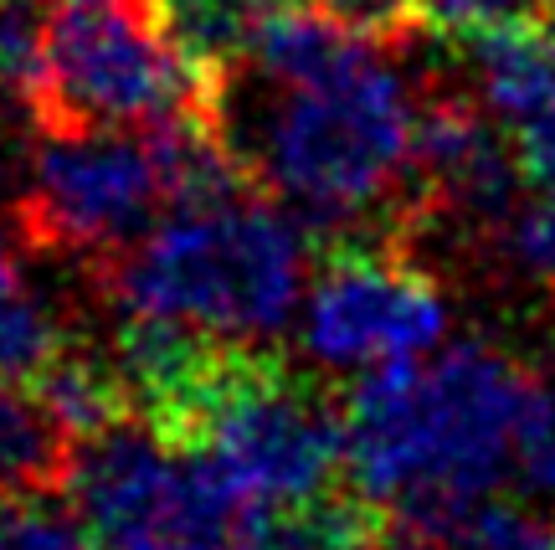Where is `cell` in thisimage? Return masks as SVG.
<instances>
[{
  "mask_svg": "<svg viewBox=\"0 0 555 550\" xmlns=\"http://www.w3.org/2000/svg\"><path fill=\"white\" fill-rule=\"evenodd\" d=\"M530 375L489 340L386 360L345 401V469L391 530L437 535L515 473Z\"/></svg>",
  "mask_w": 555,
  "mask_h": 550,
  "instance_id": "1",
  "label": "cell"
},
{
  "mask_svg": "<svg viewBox=\"0 0 555 550\" xmlns=\"http://www.w3.org/2000/svg\"><path fill=\"white\" fill-rule=\"evenodd\" d=\"M309 294V242L288 206L247 196L191 201L139 232L108 268L119 319H155L242 350L278 340Z\"/></svg>",
  "mask_w": 555,
  "mask_h": 550,
  "instance_id": "2",
  "label": "cell"
},
{
  "mask_svg": "<svg viewBox=\"0 0 555 550\" xmlns=\"http://www.w3.org/2000/svg\"><path fill=\"white\" fill-rule=\"evenodd\" d=\"M268 103L242 124V155L304 221H356L412 170L416 103L376 41L314 82H262Z\"/></svg>",
  "mask_w": 555,
  "mask_h": 550,
  "instance_id": "3",
  "label": "cell"
},
{
  "mask_svg": "<svg viewBox=\"0 0 555 550\" xmlns=\"http://www.w3.org/2000/svg\"><path fill=\"white\" fill-rule=\"evenodd\" d=\"M170 433L206 458L237 514L304 510L345 469V422L268 360L227 355Z\"/></svg>",
  "mask_w": 555,
  "mask_h": 550,
  "instance_id": "4",
  "label": "cell"
},
{
  "mask_svg": "<svg viewBox=\"0 0 555 550\" xmlns=\"http://www.w3.org/2000/svg\"><path fill=\"white\" fill-rule=\"evenodd\" d=\"M62 489L99 550H221L237 525V504L206 458L155 417H114L78 437Z\"/></svg>",
  "mask_w": 555,
  "mask_h": 550,
  "instance_id": "5",
  "label": "cell"
},
{
  "mask_svg": "<svg viewBox=\"0 0 555 550\" xmlns=\"http://www.w3.org/2000/svg\"><path fill=\"white\" fill-rule=\"evenodd\" d=\"M217 82L180 57L155 11L134 0H73L52 16L37 108L47 129H159L206 114Z\"/></svg>",
  "mask_w": 555,
  "mask_h": 550,
  "instance_id": "6",
  "label": "cell"
},
{
  "mask_svg": "<svg viewBox=\"0 0 555 550\" xmlns=\"http://www.w3.org/2000/svg\"><path fill=\"white\" fill-rule=\"evenodd\" d=\"M165 201L155 129H47L26 170V236L52 253H119Z\"/></svg>",
  "mask_w": 555,
  "mask_h": 550,
  "instance_id": "7",
  "label": "cell"
},
{
  "mask_svg": "<svg viewBox=\"0 0 555 550\" xmlns=\"http://www.w3.org/2000/svg\"><path fill=\"white\" fill-rule=\"evenodd\" d=\"M448 294L406 257L356 247L330 257L298 309L304 355L324 371H376L448 345Z\"/></svg>",
  "mask_w": 555,
  "mask_h": 550,
  "instance_id": "8",
  "label": "cell"
},
{
  "mask_svg": "<svg viewBox=\"0 0 555 550\" xmlns=\"http://www.w3.org/2000/svg\"><path fill=\"white\" fill-rule=\"evenodd\" d=\"M412 170L427 180V191L442 212H453L478 227H504L519 206V150L489 129L463 103H433L416 114Z\"/></svg>",
  "mask_w": 555,
  "mask_h": 550,
  "instance_id": "9",
  "label": "cell"
},
{
  "mask_svg": "<svg viewBox=\"0 0 555 550\" xmlns=\"http://www.w3.org/2000/svg\"><path fill=\"white\" fill-rule=\"evenodd\" d=\"M468 47H474L478 99L515 135L555 114V62L540 31L515 21V26H494V31L468 37Z\"/></svg>",
  "mask_w": 555,
  "mask_h": 550,
  "instance_id": "10",
  "label": "cell"
},
{
  "mask_svg": "<svg viewBox=\"0 0 555 550\" xmlns=\"http://www.w3.org/2000/svg\"><path fill=\"white\" fill-rule=\"evenodd\" d=\"M165 37L180 47V57L211 82H221L253 52L258 21L268 16V0H150Z\"/></svg>",
  "mask_w": 555,
  "mask_h": 550,
  "instance_id": "11",
  "label": "cell"
},
{
  "mask_svg": "<svg viewBox=\"0 0 555 550\" xmlns=\"http://www.w3.org/2000/svg\"><path fill=\"white\" fill-rule=\"evenodd\" d=\"M67 452H73V437L52 422L41 396L0 386V489H41L52 473L67 469Z\"/></svg>",
  "mask_w": 555,
  "mask_h": 550,
  "instance_id": "12",
  "label": "cell"
},
{
  "mask_svg": "<svg viewBox=\"0 0 555 550\" xmlns=\"http://www.w3.org/2000/svg\"><path fill=\"white\" fill-rule=\"evenodd\" d=\"M37 396H41V407L52 412V422L78 443V437H93L99 427H108L119 417L124 375L114 366L82 360V355H57L37 375Z\"/></svg>",
  "mask_w": 555,
  "mask_h": 550,
  "instance_id": "13",
  "label": "cell"
},
{
  "mask_svg": "<svg viewBox=\"0 0 555 550\" xmlns=\"http://www.w3.org/2000/svg\"><path fill=\"white\" fill-rule=\"evenodd\" d=\"M365 546V525L350 504H330L314 499L304 510H273V514H247V525L232 530L221 550H360Z\"/></svg>",
  "mask_w": 555,
  "mask_h": 550,
  "instance_id": "14",
  "label": "cell"
},
{
  "mask_svg": "<svg viewBox=\"0 0 555 550\" xmlns=\"http://www.w3.org/2000/svg\"><path fill=\"white\" fill-rule=\"evenodd\" d=\"M62 355V324L57 309L31 289L0 294V386L37 381L52 360Z\"/></svg>",
  "mask_w": 555,
  "mask_h": 550,
  "instance_id": "15",
  "label": "cell"
},
{
  "mask_svg": "<svg viewBox=\"0 0 555 550\" xmlns=\"http://www.w3.org/2000/svg\"><path fill=\"white\" fill-rule=\"evenodd\" d=\"M401 535V530H391ZM433 550H555V520L519 504H499V499H478L474 510H463L453 525L437 535H406Z\"/></svg>",
  "mask_w": 555,
  "mask_h": 550,
  "instance_id": "16",
  "label": "cell"
},
{
  "mask_svg": "<svg viewBox=\"0 0 555 550\" xmlns=\"http://www.w3.org/2000/svg\"><path fill=\"white\" fill-rule=\"evenodd\" d=\"M47 31L37 0H0V93L37 103L41 73H47Z\"/></svg>",
  "mask_w": 555,
  "mask_h": 550,
  "instance_id": "17",
  "label": "cell"
},
{
  "mask_svg": "<svg viewBox=\"0 0 555 550\" xmlns=\"http://www.w3.org/2000/svg\"><path fill=\"white\" fill-rule=\"evenodd\" d=\"M0 550H99L78 510H62L52 499L26 489L0 504Z\"/></svg>",
  "mask_w": 555,
  "mask_h": 550,
  "instance_id": "18",
  "label": "cell"
},
{
  "mask_svg": "<svg viewBox=\"0 0 555 550\" xmlns=\"http://www.w3.org/2000/svg\"><path fill=\"white\" fill-rule=\"evenodd\" d=\"M515 478L535 499H555V381H530L515 433Z\"/></svg>",
  "mask_w": 555,
  "mask_h": 550,
  "instance_id": "19",
  "label": "cell"
},
{
  "mask_svg": "<svg viewBox=\"0 0 555 550\" xmlns=\"http://www.w3.org/2000/svg\"><path fill=\"white\" fill-rule=\"evenodd\" d=\"M499 232H504V257H509L530 283H540V289L555 294V196L519 201L515 217L504 221Z\"/></svg>",
  "mask_w": 555,
  "mask_h": 550,
  "instance_id": "20",
  "label": "cell"
},
{
  "mask_svg": "<svg viewBox=\"0 0 555 550\" xmlns=\"http://www.w3.org/2000/svg\"><path fill=\"white\" fill-rule=\"evenodd\" d=\"M535 0H416V11L433 21L437 31L448 37H478V31H494V26H515Z\"/></svg>",
  "mask_w": 555,
  "mask_h": 550,
  "instance_id": "21",
  "label": "cell"
},
{
  "mask_svg": "<svg viewBox=\"0 0 555 550\" xmlns=\"http://www.w3.org/2000/svg\"><path fill=\"white\" fill-rule=\"evenodd\" d=\"M304 5H319L324 16L345 21V26H356L365 37H397L401 26L412 21L416 0H304Z\"/></svg>",
  "mask_w": 555,
  "mask_h": 550,
  "instance_id": "22",
  "label": "cell"
},
{
  "mask_svg": "<svg viewBox=\"0 0 555 550\" xmlns=\"http://www.w3.org/2000/svg\"><path fill=\"white\" fill-rule=\"evenodd\" d=\"M515 150L519 165H525V180L535 186L540 196H555V114L530 124V129H519Z\"/></svg>",
  "mask_w": 555,
  "mask_h": 550,
  "instance_id": "23",
  "label": "cell"
},
{
  "mask_svg": "<svg viewBox=\"0 0 555 550\" xmlns=\"http://www.w3.org/2000/svg\"><path fill=\"white\" fill-rule=\"evenodd\" d=\"M21 283V268H16V236H11V227L0 221V294H11Z\"/></svg>",
  "mask_w": 555,
  "mask_h": 550,
  "instance_id": "24",
  "label": "cell"
},
{
  "mask_svg": "<svg viewBox=\"0 0 555 550\" xmlns=\"http://www.w3.org/2000/svg\"><path fill=\"white\" fill-rule=\"evenodd\" d=\"M16 176V150H11V129H5V118H0V191L11 186Z\"/></svg>",
  "mask_w": 555,
  "mask_h": 550,
  "instance_id": "25",
  "label": "cell"
},
{
  "mask_svg": "<svg viewBox=\"0 0 555 550\" xmlns=\"http://www.w3.org/2000/svg\"><path fill=\"white\" fill-rule=\"evenodd\" d=\"M540 41H545V52H551V62H555V5L545 11V21H540Z\"/></svg>",
  "mask_w": 555,
  "mask_h": 550,
  "instance_id": "26",
  "label": "cell"
},
{
  "mask_svg": "<svg viewBox=\"0 0 555 550\" xmlns=\"http://www.w3.org/2000/svg\"><path fill=\"white\" fill-rule=\"evenodd\" d=\"M62 5H73V0H62Z\"/></svg>",
  "mask_w": 555,
  "mask_h": 550,
  "instance_id": "27",
  "label": "cell"
}]
</instances>
